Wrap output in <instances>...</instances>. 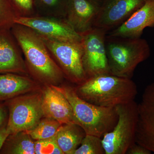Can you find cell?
Here are the masks:
<instances>
[{"label":"cell","instance_id":"cell-24","mask_svg":"<svg viewBox=\"0 0 154 154\" xmlns=\"http://www.w3.org/2000/svg\"><path fill=\"white\" fill-rule=\"evenodd\" d=\"M19 17L37 16L34 0H11Z\"/></svg>","mask_w":154,"mask_h":154},{"label":"cell","instance_id":"cell-15","mask_svg":"<svg viewBox=\"0 0 154 154\" xmlns=\"http://www.w3.org/2000/svg\"><path fill=\"white\" fill-rule=\"evenodd\" d=\"M100 6L91 0H68L65 18L81 34L93 28Z\"/></svg>","mask_w":154,"mask_h":154},{"label":"cell","instance_id":"cell-6","mask_svg":"<svg viewBox=\"0 0 154 154\" xmlns=\"http://www.w3.org/2000/svg\"><path fill=\"white\" fill-rule=\"evenodd\" d=\"M7 128L10 134L33 129L44 116L42 94L18 96L10 99Z\"/></svg>","mask_w":154,"mask_h":154},{"label":"cell","instance_id":"cell-26","mask_svg":"<svg viewBox=\"0 0 154 154\" xmlns=\"http://www.w3.org/2000/svg\"><path fill=\"white\" fill-rule=\"evenodd\" d=\"M10 134L7 128V125H3L0 128V151Z\"/></svg>","mask_w":154,"mask_h":154},{"label":"cell","instance_id":"cell-2","mask_svg":"<svg viewBox=\"0 0 154 154\" xmlns=\"http://www.w3.org/2000/svg\"><path fill=\"white\" fill-rule=\"evenodd\" d=\"M75 90L78 96L87 102L112 108L134 101L138 93L136 85L131 79L110 74L88 78Z\"/></svg>","mask_w":154,"mask_h":154},{"label":"cell","instance_id":"cell-16","mask_svg":"<svg viewBox=\"0 0 154 154\" xmlns=\"http://www.w3.org/2000/svg\"><path fill=\"white\" fill-rule=\"evenodd\" d=\"M36 86L35 82L28 77L16 73L0 74V101L28 93Z\"/></svg>","mask_w":154,"mask_h":154},{"label":"cell","instance_id":"cell-12","mask_svg":"<svg viewBox=\"0 0 154 154\" xmlns=\"http://www.w3.org/2000/svg\"><path fill=\"white\" fill-rule=\"evenodd\" d=\"M22 54L11 28L0 30V74L28 73Z\"/></svg>","mask_w":154,"mask_h":154},{"label":"cell","instance_id":"cell-13","mask_svg":"<svg viewBox=\"0 0 154 154\" xmlns=\"http://www.w3.org/2000/svg\"><path fill=\"white\" fill-rule=\"evenodd\" d=\"M41 94L42 105L45 117L55 119L62 124L79 125L69 102L53 85L46 86Z\"/></svg>","mask_w":154,"mask_h":154},{"label":"cell","instance_id":"cell-28","mask_svg":"<svg viewBox=\"0 0 154 154\" xmlns=\"http://www.w3.org/2000/svg\"><path fill=\"white\" fill-rule=\"evenodd\" d=\"M91 1H93V2H96L99 3V4H100V5H101L102 0H91Z\"/></svg>","mask_w":154,"mask_h":154},{"label":"cell","instance_id":"cell-14","mask_svg":"<svg viewBox=\"0 0 154 154\" xmlns=\"http://www.w3.org/2000/svg\"><path fill=\"white\" fill-rule=\"evenodd\" d=\"M148 27H154V0H147L124 23L110 31L108 36L140 38Z\"/></svg>","mask_w":154,"mask_h":154},{"label":"cell","instance_id":"cell-21","mask_svg":"<svg viewBox=\"0 0 154 154\" xmlns=\"http://www.w3.org/2000/svg\"><path fill=\"white\" fill-rule=\"evenodd\" d=\"M74 154H105L102 138L86 134Z\"/></svg>","mask_w":154,"mask_h":154},{"label":"cell","instance_id":"cell-27","mask_svg":"<svg viewBox=\"0 0 154 154\" xmlns=\"http://www.w3.org/2000/svg\"><path fill=\"white\" fill-rule=\"evenodd\" d=\"M7 117V112L5 108L0 104V128L3 125Z\"/></svg>","mask_w":154,"mask_h":154},{"label":"cell","instance_id":"cell-1","mask_svg":"<svg viewBox=\"0 0 154 154\" xmlns=\"http://www.w3.org/2000/svg\"><path fill=\"white\" fill-rule=\"evenodd\" d=\"M25 58L27 69L40 82L57 85L64 77L41 36L31 28L15 23L11 28Z\"/></svg>","mask_w":154,"mask_h":154},{"label":"cell","instance_id":"cell-10","mask_svg":"<svg viewBox=\"0 0 154 154\" xmlns=\"http://www.w3.org/2000/svg\"><path fill=\"white\" fill-rule=\"evenodd\" d=\"M147 0H102L93 27L107 33L124 23Z\"/></svg>","mask_w":154,"mask_h":154},{"label":"cell","instance_id":"cell-22","mask_svg":"<svg viewBox=\"0 0 154 154\" xmlns=\"http://www.w3.org/2000/svg\"><path fill=\"white\" fill-rule=\"evenodd\" d=\"M18 17L11 0H0V30L11 28Z\"/></svg>","mask_w":154,"mask_h":154},{"label":"cell","instance_id":"cell-8","mask_svg":"<svg viewBox=\"0 0 154 154\" xmlns=\"http://www.w3.org/2000/svg\"><path fill=\"white\" fill-rule=\"evenodd\" d=\"M42 37L64 76L78 85L88 79L83 66L81 42H64Z\"/></svg>","mask_w":154,"mask_h":154},{"label":"cell","instance_id":"cell-9","mask_svg":"<svg viewBox=\"0 0 154 154\" xmlns=\"http://www.w3.org/2000/svg\"><path fill=\"white\" fill-rule=\"evenodd\" d=\"M15 23L31 28L39 35L64 42L81 43V34L78 33L65 18L35 16L17 17Z\"/></svg>","mask_w":154,"mask_h":154},{"label":"cell","instance_id":"cell-19","mask_svg":"<svg viewBox=\"0 0 154 154\" xmlns=\"http://www.w3.org/2000/svg\"><path fill=\"white\" fill-rule=\"evenodd\" d=\"M68 0H34L37 16L65 18Z\"/></svg>","mask_w":154,"mask_h":154},{"label":"cell","instance_id":"cell-23","mask_svg":"<svg viewBox=\"0 0 154 154\" xmlns=\"http://www.w3.org/2000/svg\"><path fill=\"white\" fill-rule=\"evenodd\" d=\"M36 154H63L60 148L56 136L45 139L35 141Z\"/></svg>","mask_w":154,"mask_h":154},{"label":"cell","instance_id":"cell-3","mask_svg":"<svg viewBox=\"0 0 154 154\" xmlns=\"http://www.w3.org/2000/svg\"><path fill=\"white\" fill-rule=\"evenodd\" d=\"M53 85L69 102L78 124L86 134L102 138L115 126L118 119L115 107H102L87 102L78 96L75 88L69 86Z\"/></svg>","mask_w":154,"mask_h":154},{"label":"cell","instance_id":"cell-7","mask_svg":"<svg viewBox=\"0 0 154 154\" xmlns=\"http://www.w3.org/2000/svg\"><path fill=\"white\" fill-rule=\"evenodd\" d=\"M106 32L93 27L81 34L83 66L88 78L110 74L106 48Z\"/></svg>","mask_w":154,"mask_h":154},{"label":"cell","instance_id":"cell-20","mask_svg":"<svg viewBox=\"0 0 154 154\" xmlns=\"http://www.w3.org/2000/svg\"><path fill=\"white\" fill-rule=\"evenodd\" d=\"M61 125L55 119L45 117L33 129L27 132L33 140L45 139L55 136Z\"/></svg>","mask_w":154,"mask_h":154},{"label":"cell","instance_id":"cell-5","mask_svg":"<svg viewBox=\"0 0 154 154\" xmlns=\"http://www.w3.org/2000/svg\"><path fill=\"white\" fill-rule=\"evenodd\" d=\"M118 119L111 131L102 137L105 154H125L136 143L138 120V104L134 100L115 107Z\"/></svg>","mask_w":154,"mask_h":154},{"label":"cell","instance_id":"cell-18","mask_svg":"<svg viewBox=\"0 0 154 154\" xmlns=\"http://www.w3.org/2000/svg\"><path fill=\"white\" fill-rule=\"evenodd\" d=\"M2 153L35 154V142L27 131L10 134L2 148Z\"/></svg>","mask_w":154,"mask_h":154},{"label":"cell","instance_id":"cell-17","mask_svg":"<svg viewBox=\"0 0 154 154\" xmlns=\"http://www.w3.org/2000/svg\"><path fill=\"white\" fill-rule=\"evenodd\" d=\"M86 134L79 125L62 124L56 134L57 142L63 154H74Z\"/></svg>","mask_w":154,"mask_h":154},{"label":"cell","instance_id":"cell-11","mask_svg":"<svg viewBox=\"0 0 154 154\" xmlns=\"http://www.w3.org/2000/svg\"><path fill=\"white\" fill-rule=\"evenodd\" d=\"M138 110L136 143L154 153V82L145 89Z\"/></svg>","mask_w":154,"mask_h":154},{"label":"cell","instance_id":"cell-4","mask_svg":"<svg viewBox=\"0 0 154 154\" xmlns=\"http://www.w3.org/2000/svg\"><path fill=\"white\" fill-rule=\"evenodd\" d=\"M106 48L111 74L131 79L135 69L148 58L150 48L144 38L106 37Z\"/></svg>","mask_w":154,"mask_h":154},{"label":"cell","instance_id":"cell-25","mask_svg":"<svg viewBox=\"0 0 154 154\" xmlns=\"http://www.w3.org/2000/svg\"><path fill=\"white\" fill-rule=\"evenodd\" d=\"M152 152L136 143L129 148L127 152V154H151Z\"/></svg>","mask_w":154,"mask_h":154}]
</instances>
